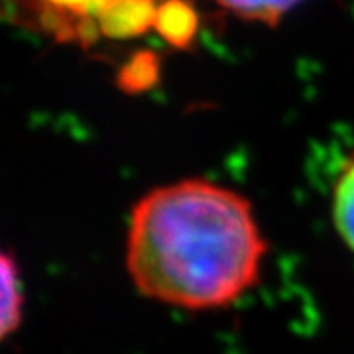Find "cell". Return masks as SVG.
<instances>
[{"mask_svg": "<svg viewBox=\"0 0 354 354\" xmlns=\"http://www.w3.org/2000/svg\"><path fill=\"white\" fill-rule=\"evenodd\" d=\"M0 20L79 50L150 32L185 48L197 32L193 0H0Z\"/></svg>", "mask_w": 354, "mask_h": 354, "instance_id": "2", "label": "cell"}, {"mask_svg": "<svg viewBox=\"0 0 354 354\" xmlns=\"http://www.w3.org/2000/svg\"><path fill=\"white\" fill-rule=\"evenodd\" d=\"M266 256L252 203L211 179L158 185L128 216V278L140 295L165 307L227 309L260 283Z\"/></svg>", "mask_w": 354, "mask_h": 354, "instance_id": "1", "label": "cell"}, {"mask_svg": "<svg viewBox=\"0 0 354 354\" xmlns=\"http://www.w3.org/2000/svg\"><path fill=\"white\" fill-rule=\"evenodd\" d=\"M26 291L20 266L12 254L0 248V342L10 339L24 319Z\"/></svg>", "mask_w": 354, "mask_h": 354, "instance_id": "3", "label": "cell"}, {"mask_svg": "<svg viewBox=\"0 0 354 354\" xmlns=\"http://www.w3.org/2000/svg\"><path fill=\"white\" fill-rule=\"evenodd\" d=\"M213 2L221 10L244 22L276 26L286 14L304 4L305 0H213Z\"/></svg>", "mask_w": 354, "mask_h": 354, "instance_id": "5", "label": "cell"}, {"mask_svg": "<svg viewBox=\"0 0 354 354\" xmlns=\"http://www.w3.org/2000/svg\"><path fill=\"white\" fill-rule=\"evenodd\" d=\"M330 216L341 241L354 252V152L341 167L330 197Z\"/></svg>", "mask_w": 354, "mask_h": 354, "instance_id": "4", "label": "cell"}]
</instances>
